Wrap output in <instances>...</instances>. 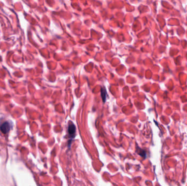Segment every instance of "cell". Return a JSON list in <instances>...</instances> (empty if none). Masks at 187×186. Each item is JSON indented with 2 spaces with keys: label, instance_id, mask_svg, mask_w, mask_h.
<instances>
[{
  "label": "cell",
  "instance_id": "6da1fadb",
  "mask_svg": "<svg viewBox=\"0 0 187 186\" xmlns=\"http://www.w3.org/2000/svg\"><path fill=\"white\" fill-rule=\"evenodd\" d=\"M11 128V125L8 122L4 123L0 127L1 131L4 134H7V133H8Z\"/></svg>",
  "mask_w": 187,
  "mask_h": 186
},
{
  "label": "cell",
  "instance_id": "7a4b0ae2",
  "mask_svg": "<svg viewBox=\"0 0 187 186\" xmlns=\"http://www.w3.org/2000/svg\"><path fill=\"white\" fill-rule=\"evenodd\" d=\"M68 131L69 134L71 135V137H75V134H76V127L75 126L71 123L68 126Z\"/></svg>",
  "mask_w": 187,
  "mask_h": 186
},
{
  "label": "cell",
  "instance_id": "3957f363",
  "mask_svg": "<svg viewBox=\"0 0 187 186\" xmlns=\"http://www.w3.org/2000/svg\"><path fill=\"white\" fill-rule=\"evenodd\" d=\"M107 92L105 88L101 89V96H102V101L103 102H105L106 99Z\"/></svg>",
  "mask_w": 187,
  "mask_h": 186
}]
</instances>
